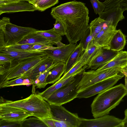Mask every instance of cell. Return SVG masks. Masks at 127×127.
I'll use <instances>...</instances> for the list:
<instances>
[{
	"label": "cell",
	"instance_id": "cell-11",
	"mask_svg": "<svg viewBox=\"0 0 127 127\" xmlns=\"http://www.w3.org/2000/svg\"><path fill=\"white\" fill-rule=\"evenodd\" d=\"M32 115L23 109L14 107L0 106V119L9 122L21 123Z\"/></svg>",
	"mask_w": 127,
	"mask_h": 127
},
{
	"label": "cell",
	"instance_id": "cell-22",
	"mask_svg": "<svg viewBox=\"0 0 127 127\" xmlns=\"http://www.w3.org/2000/svg\"><path fill=\"white\" fill-rule=\"evenodd\" d=\"M39 43L42 44L50 46H53V45H56L55 42L37 34L35 32L27 35L17 44H33Z\"/></svg>",
	"mask_w": 127,
	"mask_h": 127
},
{
	"label": "cell",
	"instance_id": "cell-44",
	"mask_svg": "<svg viewBox=\"0 0 127 127\" xmlns=\"http://www.w3.org/2000/svg\"><path fill=\"white\" fill-rule=\"evenodd\" d=\"M19 1H28V0H0V5Z\"/></svg>",
	"mask_w": 127,
	"mask_h": 127
},
{
	"label": "cell",
	"instance_id": "cell-10",
	"mask_svg": "<svg viewBox=\"0 0 127 127\" xmlns=\"http://www.w3.org/2000/svg\"><path fill=\"white\" fill-rule=\"evenodd\" d=\"M80 119L79 127H122V120L108 115L94 119Z\"/></svg>",
	"mask_w": 127,
	"mask_h": 127
},
{
	"label": "cell",
	"instance_id": "cell-36",
	"mask_svg": "<svg viewBox=\"0 0 127 127\" xmlns=\"http://www.w3.org/2000/svg\"><path fill=\"white\" fill-rule=\"evenodd\" d=\"M95 13L98 14L103 12L105 7L103 2H100L98 0H90Z\"/></svg>",
	"mask_w": 127,
	"mask_h": 127
},
{
	"label": "cell",
	"instance_id": "cell-30",
	"mask_svg": "<svg viewBox=\"0 0 127 127\" xmlns=\"http://www.w3.org/2000/svg\"><path fill=\"white\" fill-rule=\"evenodd\" d=\"M21 127H47L46 124L41 119L37 117L26 118L21 123Z\"/></svg>",
	"mask_w": 127,
	"mask_h": 127
},
{
	"label": "cell",
	"instance_id": "cell-7",
	"mask_svg": "<svg viewBox=\"0 0 127 127\" xmlns=\"http://www.w3.org/2000/svg\"><path fill=\"white\" fill-rule=\"evenodd\" d=\"M55 127H79L81 121L77 113H71L62 105H50Z\"/></svg>",
	"mask_w": 127,
	"mask_h": 127
},
{
	"label": "cell",
	"instance_id": "cell-23",
	"mask_svg": "<svg viewBox=\"0 0 127 127\" xmlns=\"http://www.w3.org/2000/svg\"><path fill=\"white\" fill-rule=\"evenodd\" d=\"M103 50V48L98 47L95 45L92 40L80 57L84 60L85 65H87L92 60L101 53Z\"/></svg>",
	"mask_w": 127,
	"mask_h": 127
},
{
	"label": "cell",
	"instance_id": "cell-4",
	"mask_svg": "<svg viewBox=\"0 0 127 127\" xmlns=\"http://www.w3.org/2000/svg\"><path fill=\"white\" fill-rule=\"evenodd\" d=\"M46 56L21 60L14 59L9 63L0 65V88L8 81L22 75L41 61Z\"/></svg>",
	"mask_w": 127,
	"mask_h": 127
},
{
	"label": "cell",
	"instance_id": "cell-1",
	"mask_svg": "<svg viewBox=\"0 0 127 127\" xmlns=\"http://www.w3.org/2000/svg\"><path fill=\"white\" fill-rule=\"evenodd\" d=\"M89 10L84 3L76 0L53 8L51 14L60 19L66 28L65 35L69 43L76 44L89 28Z\"/></svg>",
	"mask_w": 127,
	"mask_h": 127
},
{
	"label": "cell",
	"instance_id": "cell-27",
	"mask_svg": "<svg viewBox=\"0 0 127 127\" xmlns=\"http://www.w3.org/2000/svg\"><path fill=\"white\" fill-rule=\"evenodd\" d=\"M108 22L99 17L91 21L89 25V28L93 38L103 29Z\"/></svg>",
	"mask_w": 127,
	"mask_h": 127
},
{
	"label": "cell",
	"instance_id": "cell-40",
	"mask_svg": "<svg viewBox=\"0 0 127 127\" xmlns=\"http://www.w3.org/2000/svg\"><path fill=\"white\" fill-rule=\"evenodd\" d=\"M0 127H20L21 123L9 122L0 120Z\"/></svg>",
	"mask_w": 127,
	"mask_h": 127
},
{
	"label": "cell",
	"instance_id": "cell-9",
	"mask_svg": "<svg viewBox=\"0 0 127 127\" xmlns=\"http://www.w3.org/2000/svg\"><path fill=\"white\" fill-rule=\"evenodd\" d=\"M38 30L32 27L18 26L10 22L8 23L4 32L5 47L17 44L27 35Z\"/></svg>",
	"mask_w": 127,
	"mask_h": 127
},
{
	"label": "cell",
	"instance_id": "cell-20",
	"mask_svg": "<svg viewBox=\"0 0 127 127\" xmlns=\"http://www.w3.org/2000/svg\"><path fill=\"white\" fill-rule=\"evenodd\" d=\"M127 65V51H121L108 62L96 69L98 70L108 68L121 67Z\"/></svg>",
	"mask_w": 127,
	"mask_h": 127
},
{
	"label": "cell",
	"instance_id": "cell-17",
	"mask_svg": "<svg viewBox=\"0 0 127 127\" xmlns=\"http://www.w3.org/2000/svg\"><path fill=\"white\" fill-rule=\"evenodd\" d=\"M119 52L104 49L101 53L91 61L87 65V68L90 69L91 70L97 69L111 60Z\"/></svg>",
	"mask_w": 127,
	"mask_h": 127
},
{
	"label": "cell",
	"instance_id": "cell-8",
	"mask_svg": "<svg viewBox=\"0 0 127 127\" xmlns=\"http://www.w3.org/2000/svg\"><path fill=\"white\" fill-rule=\"evenodd\" d=\"M124 75L121 71L118 74L95 84L79 93L77 98H87L112 87Z\"/></svg>",
	"mask_w": 127,
	"mask_h": 127
},
{
	"label": "cell",
	"instance_id": "cell-41",
	"mask_svg": "<svg viewBox=\"0 0 127 127\" xmlns=\"http://www.w3.org/2000/svg\"><path fill=\"white\" fill-rule=\"evenodd\" d=\"M10 22V19L9 18L3 17L0 21V30L4 32L6 24Z\"/></svg>",
	"mask_w": 127,
	"mask_h": 127
},
{
	"label": "cell",
	"instance_id": "cell-32",
	"mask_svg": "<svg viewBox=\"0 0 127 127\" xmlns=\"http://www.w3.org/2000/svg\"><path fill=\"white\" fill-rule=\"evenodd\" d=\"M105 5V9L117 6L121 7L124 11L127 10V0H105L103 2Z\"/></svg>",
	"mask_w": 127,
	"mask_h": 127
},
{
	"label": "cell",
	"instance_id": "cell-12",
	"mask_svg": "<svg viewBox=\"0 0 127 127\" xmlns=\"http://www.w3.org/2000/svg\"><path fill=\"white\" fill-rule=\"evenodd\" d=\"M77 46L76 44L69 43L63 46L55 49L45 50L46 55L52 59L54 62H63L65 63Z\"/></svg>",
	"mask_w": 127,
	"mask_h": 127
},
{
	"label": "cell",
	"instance_id": "cell-29",
	"mask_svg": "<svg viewBox=\"0 0 127 127\" xmlns=\"http://www.w3.org/2000/svg\"><path fill=\"white\" fill-rule=\"evenodd\" d=\"M34 81L31 79L22 76L10 80L5 83L1 88L19 85H32Z\"/></svg>",
	"mask_w": 127,
	"mask_h": 127
},
{
	"label": "cell",
	"instance_id": "cell-15",
	"mask_svg": "<svg viewBox=\"0 0 127 127\" xmlns=\"http://www.w3.org/2000/svg\"><path fill=\"white\" fill-rule=\"evenodd\" d=\"M37 10L34 6L28 1H19L0 5V15L4 13L33 12Z\"/></svg>",
	"mask_w": 127,
	"mask_h": 127
},
{
	"label": "cell",
	"instance_id": "cell-24",
	"mask_svg": "<svg viewBox=\"0 0 127 127\" xmlns=\"http://www.w3.org/2000/svg\"><path fill=\"white\" fill-rule=\"evenodd\" d=\"M65 70V63L63 62H58L52 69L48 75L46 82L47 84L55 83L59 80Z\"/></svg>",
	"mask_w": 127,
	"mask_h": 127
},
{
	"label": "cell",
	"instance_id": "cell-19",
	"mask_svg": "<svg viewBox=\"0 0 127 127\" xmlns=\"http://www.w3.org/2000/svg\"><path fill=\"white\" fill-rule=\"evenodd\" d=\"M126 36L120 29L116 30L108 46L105 49L119 52L124 48L126 43Z\"/></svg>",
	"mask_w": 127,
	"mask_h": 127
},
{
	"label": "cell",
	"instance_id": "cell-14",
	"mask_svg": "<svg viewBox=\"0 0 127 127\" xmlns=\"http://www.w3.org/2000/svg\"><path fill=\"white\" fill-rule=\"evenodd\" d=\"M0 53L8 55L16 60L46 56L45 50H14L4 48L0 49Z\"/></svg>",
	"mask_w": 127,
	"mask_h": 127
},
{
	"label": "cell",
	"instance_id": "cell-45",
	"mask_svg": "<svg viewBox=\"0 0 127 127\" xmlns=\"http://www.w3.org/2000/svg\"><path fill=\"white\" fill-rule=\"evenodd\" d=\"M56 44L57 46V47H61L65 45V44L62 43L61 41H59L55 43Z\"/></svg>",
	"mask_w": 127,
	"mask_h": 127
},
{
	"label": "cell",
	"instance_id": "cell-49",
	"mask_svg": "<svg viewBox=\"0 0 127 127\" xmlns=\"http://www.w3.org/2000/svg\"><path fill=\"white\" fill-rule=\"evenodd\" d=\"M28 1L29 2H31V1H32L33 0H28Z\"/></svg>",
	"mask_w": 127,
	"mask_h": 127
},
{
	"label": "cell",
	"instance_id": "cell-2",
	"mask_svg": "<svg viewBox=\"0 0 127 127\" xmlns=\"http://www.w3.org/2000/svg\"><path fill=\"white\" fill-rule=\"evenodd\" d=\"M127 95V90L122 83L99 93L91 104L93 116L96 118L107 115Z\"/></svg>",
	"mask_w": 127,
	"mask_h": 127
},
{
	"label": "cell",
	"instance_id": "cell-18",
	"mask_svg": "<svg viewBox=\"0 0 127 127\" xmlns=\"http://www.w3.org/2000/svg\"><path fill=\"white\" fill-rule=\"evenodd\" d=\"M55 62H54L52 59L46 56L41 61L21 76L28 78L34 81L38 76L50 67Z\"/></svg>",
	"mask_w": 127,
	"mask_h": 127
},
{
	"label": "cell",
	"instance_id": "cell-43",
	"mask_svg": "<svg viewBox=\"0 0 127 127\" xmlns=\"http://www.w3.org/2000/svg\"><path fill=\"white\" fill-rule=\"evenodd\" d=\"M121 72L125 76V87L127 90V65L122 67Z\"/></svg>",
	"mask_w": 127,
	"mask_h": 127
},
{
	"label": "cell",
	"instance_id": "cell-21",
	"mask_svg": "<svg viewBox=\"0 0 127 127\" xmlns=\"http://www.w3.org/2000/svg\"><path fill=\"white\" fill-rule=\"evenodd\" d=\"M85 71V69L83 70L72 75L68 78L62 81H57L53 85L47 88L43 92L38 93V94L42 98L46 100L48 97L56 90L71 81L76 75L82 73Z\"/></svg>",
	"mask_w": 127,
	"mask_h": 127
},
{
	"label": "cell",
	"instance_id": "cell-39",
	"mask_svg": "<svg viewBox=\"0 0 127 127\" xmlns=\"http://www.w3.org/2000/svg\"><path fill=\"white\" fill-rule=\"evenodd\" d=\"M14 59L8 55L0 53V65H4L10 63Z\"/></svg>",
	"mask_w": 127,
	"mask_h": 127
},
{
	"label": "cell",
	"instance_id": "cell-37",
	"mask_svg": "<svg viewBox=\"0 0 127 127\" xmlns=\"http://www.w3.org/2000/svg\"><path fill=\"white\" fill-rule=\"evenodd\" d=\"M35 44H16L5 47L14 50H30Z\"/></svg>",
	"mask_w": 127,
	"mask_h": 127
},
{
	"label": "cell",
	"instance_id": "cell-48",
	"mask_svg": "<svg viewBox=\"0 0 127 127\" xmlns=\"http://www.w3.org/2000/svg\"><path fill=\"white\" fill-rule=\"evenodd\" d=\"M125 117L124 119V120H127V109H126L125 111Z\"/></svg>",
	"mask_w": 127,
	"mask_h": 127
},
{
	"label": "cell",
	"instance_id": "cell-16",
	"mask_svg": "<svg viewBox=\"0 0 127 127\" xmlns=\"http://www.w3.org/2000/svg\"><path fill=\"white\" fill-rule=\"evenodd\" d=\"M125 11L121 7H112L106 9L99 14V17L105 20L109 21L112 25L116 28L118 23L125 19L123 13Z\"/></svg>",
	"mask_w": 127,
	"mask_h": 127
},
{
	"label": "cell",
	"instance_id": "cell-33",
	"mask_svg": "<svg viewBox=\"0 0 127 127\" xmlns=\"http://www.w3.org/2000/svg\"><path fill=\"white\" fill-rule=\"evenodd\" d=\"M59 2V0H40L34 5L37 10L44 11L54 6Z\"/></svg>",
	"mask_w": 127,
	"mask_h": 127
},
{
	"label": "cell",
	"instance_id": "cell-13",
	"mask_svg": "<svg viewBox=\"0 0 127 127\" xmlns=\"http://www.w3.org/2000/svg\"><path fill=\"white\" fill-rule=\"evenodd\" d=\"M116 30V28L108 21L103 29L93 38V43L97 46L105 49L109 44Z\"/></svg>",
	"mask_w": 127,
	"mask_h": 127
},
{
	"label": "cell",
	"instance_id": "cell-34",
	"mask_svg": "<svg viewBox=\"0 0 127 127\" xmlns=\"http://www.w3.org/2000/svg\"><path fill=\"white\" fill-rule=\"evenodd\" d=\"M55 20V22L52 29L53 31L60 36L65 35L66 29L64 24L59 19L56 18Z\"/></svg>",
	"mask_w": 127,
	"mask_h": 127
},
{
	"label": "cell",
	"instance_id": "cell-5",
	"mask_svg": "<svg viewBox=\"0 0 127 127\" xmlns=\"http://www.w3.org/2000/svg\"><path fill=\"white\" fill-rule=\"evenodd\" d=\"M82 73L77 75L71 81L56 90L46 101L50 105H62L77 98L79 93L77 87Z\"/></svg>",
	"mask_w": 127,
	"mask_h": 127
},
{
	"label": "cell",
	"instance_id": "cell-47",
	"mask_svg": "<svg viewBox=\"0 0 127 127\" xmlns=\"http://www.w3.org/2000/svg\"><path fill=\"white\" fill-rule=\"evenodd\" d=\"M39 0H33L30 3L34 6L39 1Z\"/></svg>",
	"mask_w": 127,
	"mask_h": 127
},
{
	"label": "cell",
	"instance_id": "cell-46",
	"mask_svg": "<svg viewBox=\"0 0 127 127\" xmlns=\"http://www.w3.org/2000/svg\"><path fill=\"white\" fill-rule=\"evenodd\" d=\"M122 127H127V120H122Z\"/></svg>",
	"mask_w": 127,
	"mask_h": 127
},
{
	"label": "cell",
	"instance_id": "cell-25",
	"mask_svg": "<svg viewBox=\"0 0 127 127\" xmlns=\"http://www.w3.org/2000/svg\"><path fill=\"white\" fill-rule=\"evenodd\" d=\"M85 51L81 45H77L74 50L65 63V70L64 75L78 61Z\"/></svg>",
	"mask_w": 127,
	"mask_h": 127
},
{
	"label": "cell",
	"instance_id": "cell-38",
	"mask_svg": "<svg viewBox=\"0 0 127 127\" xmlns=\"http://www.w3.org/2000/svg\"><path fill=\"white\" fill-rule=\"evenodd\" d=\"M57 47L50 46L41 43L36 44L34 45L30 49L31 50L44 51L46 50L53 49Z\"/></svg>",
	"mask_w": 127,
	"mask_h": 127
},
{
	"label": "cell",
	"instance_id": "cell-31",
	"mask_svg": "<svg viewBox=\"0 0 127 127\" xmlns=\"http://www.w3.org/2000/svg\"><path fill=\"white\" fill-rule=\"evenodd\" d=\"M35 32L55 43L62 40V36L54 32L52 29L47 30H38Z\"/></svg>",
	"mask_w": 127,
	"mask_h": 127
},
{
	"label": "cell",
	"instance_id": "cell-35",
	"mask_svg": "<svg viewBox=\"0 0 127 127\" xmlns=\"http://www.w3.org/2000/svg\"><path fill=\"white\" fill-rule=\"evenodd\" d=\"M93 39V37L89 28L85 32L80 40V43L81 45L85 51Z\"/></svg>",
	"mask_w": 127,
	"mask_h": 127
},
{
	"label": "cell",
	"instance_id": "cell-26",
	"mask_svg": "<svg viewBox=\"0 0 127 127\" xmlns=\"http://www.w3.org/2000/svg\"><path fill=\"white\" fill-rule=\"evenodd\" d=\"M58 62H55L51 66L38 76L34 81L32 84V93L35 92V87L36 88H44L47 85L46 80L50 71Z\"/></svg>",
	"mask_w": 127,
	"mask_h": 127
},
{
	"label": "cell",
	"instance_id": "cell-42",
	"mask_svg": "<svg viewBox=\"0 0 127 127\" xmlns=\"http://www.w3.org/2000/svg\"><path fill=\"white\" fill-rule=\"evenodd\" d=\"M48 127H55L53 121L51 118H46L41 119Z\"/></svg>",
	"mask_w": 127,
	"mask_h": 127
},
{
	"label": "cell",
	"instance_id": "cell-6",
	"mask_svg": "<svg viewBox=\"0 0 127 127\" xmlns=\"http://www.w3.org/2000/svg\"><path fill=\"white\" fill-rule=\"evenodd\" d=\"M122 68L115 67L100 70H91L84 71L77 87L78 92L97 82L117 75L121 72Z\"/></svg>",
	"mask_w": 127,
	"mask_h": 127
},
{
	"label": "cell",
	"instance_id": "cell-28",
	"mask_svg": "<svg viewBox=\"0 0 127 127\" xmlns=\"http://www.w3.org/2000/svg\"><path fill=\"white\" fill-rule=\"evenodd\" d=\"M88 65L85 64L84 60L80 57L78 61L58 81H61L66 79L72 75L87 68Z\"/></svg>",
	"mask_w": 127,
	"mask_h": 127
},
{
	"label": "cell",
	"instance_id": "cell-3",
	"mask_svg": "<svg viewBox=\"0 0 127 127\" xmlns=\"http://www.w3.org/2000/svg\"><path fill=\"white\" fill-rule=\"evenodd\" d=\"M0 101V106L23 109L41 119L52 118L50 104L38 93H32L27 98L15 101L5 99L1 97Z\"/></svg>",
	"mask_w": 127,
	"mask_h": 127
}]
</instances>
